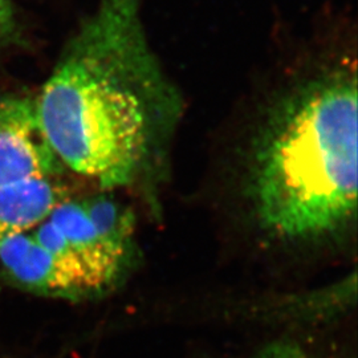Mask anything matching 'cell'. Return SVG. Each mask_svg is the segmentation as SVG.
Listing matches in <instances>:
<instances>
[{
    "label": "cell",
    "instance_id": "obj_6",
    "mask_svg": "<svg viewBox=\"0 0 358 358\" xmlns=\"http://www.w3.org/2000/svg\"><path fill=\"white\" fill-rule=\"evenodd\" d=\"M15 27L16 20L11 0H0V43L13 35Z\"/></svg>",
    "mask_w": 358,
    "mask_h": 358
},
{
    "label": "cell",
    "instance_id": "obj_5",
    "mask_svg": "<svg viewBox=\"0 0 358 358\" xmlns=\"http://www.w3.org/2000/svg\"><path fill=\"white\" fill-rule=\"evenodd\" d=\"M64 190L53 178L24 180L0 187V244L36 229L63 202Z\"/></svg>",
    "mask_w": 358,
    "mask_h": 358
},
{
    "label": "cell",
    "instance_id": "obj_7",
    "mask_svg": "<svg viewBox=\"0 0 358 358\" xmlns=\"http://www.w3.org/2000/svg\"><path fill=\"white\" fill-rule=\"evenodd\" d=\"M254 358H315L294 346H276L262 352Z\"/></svg>",
    "mask_w": 358,
    "mask_h": 358
},
{
    "label": "cell",
    "instance_id": "obj_2",
    "mask_svg": "<svg viewBox=\"0 0 358 358\" xmlns=\"http://www.w3.org/2000/svg\"><path fill=\"white\" fill-rule=\"evenodd\" d=\"M357 68L344 62L288 90L251 149L245 192L257 226L292 243L336 236L357 213Z\"/></svg>",
    "mask_w": 358,
    "mask_h": 358
},
{
    "label": "cell",
    "instance_id": "obj_1",
    "mask_svg": "<svg viewBox=\"0 0 358 358\" xmlns=\"http://www.w3.org/2000/svg\"><path fill=\"white\" fill-rule=\"evenodd\" d=\"M35 101L62 165L105 189L153 178L182 115L180 93L146 36L141 0H103Z\"/></svg>",
    "mask_w": 358,
    "mask_h": 358
},
{
    "label": "cell",
    "instance_id": "obj_4",
    "mask_svg": "<svg viewBox=\"0 0 358 358\" xmlns=\"http://www.w3.org/2000/svg\"><path fill=\"white\" fill-rule=\"evenodd\" d=\"M62 162L53 153L29 97L0 100V187L24 180L55 178Z\"/></svg>",
    "mask_w": 358,
    "mask_h": 358
},
{
    "label": "cell",
    "instance_id": "obj_3",
    "mask_svg": "<svg viewBox=\"0 0 358 358\" xmlns=\"http://www.w3.org/2000/svg\"><path fill=\"white\" fill-rule=\"evenodd\" d=\"M31 234L69 273L81 299L110 289L134 256V217L106 195L64 199Z\"/></svg>",
    "mask_w": 358,
    "mask_h": 358
}]
</instances>
